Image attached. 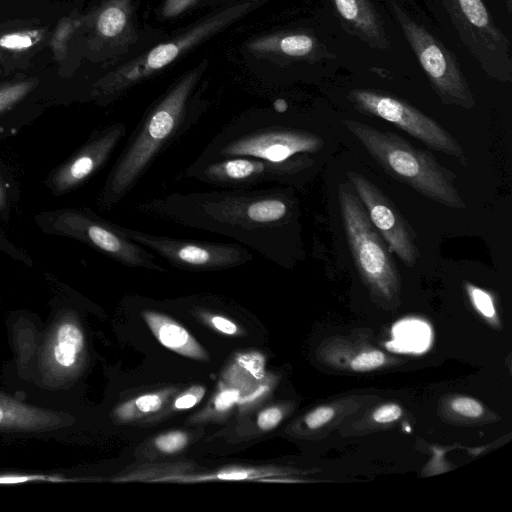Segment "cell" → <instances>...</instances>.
<instances>
[{"label": "cell", "instance_id": "cell-1", "mask_svg": "<svg viewBox=\"0 0 512 512\" xmlns=\"http://www.w3.org/2000/svg\"><path fill=\"white\" fill-rule=\"evenodd\" d=\"M141 214L234 239L262 257L281 261L282 240L297 202L283 189L226 188L173 192L137 203Z\"/></svg>", "mask_w": 512, "mask_h": 512}, {"label": "cell", "instance_id": "cell-2", "mask_svg": "<svg viewBox=\"0 0 512 512\" xmlns=\"http://www.w3.org/2000/svg\"><path fill=\"white\" fill-rule=\"evenodd\" d=\"M199 75L198 68L185 75L149 109L111 168L97 198L99 208L116 206L155 158L190 129L198 116L191 95Z\"/></svg>", "mask_w": 512, "mask_h": 512}, {"label": "cell", "instance_id": "cell-3", "mask_svg": "<svg viewBox=\"0 0 512 512\" xmlns=\"http://www.w3.org/2000/svg\"><path fill=\"white\" fill-rule=\"evenodd\" d=\"M344 124L393 178L446 207H465L453 184L455 175L439 164L433 154L414 147L394 132L380 130L353 119L344 120Z\"/></svg>", "mask_w": 512, "mask_h": 512}, {"label": "cell", "instance_id": "cell-4", "mask_svg": "<svg viewBox=\"0 0 512 512\" xmlns=\"http://www.w3.org/2000/svg\"><path fill=\"white\" fill-rule=\"evenodd\" d=\"M323 145L322 137L312 131L273 121L264 114L246 115L223 127L191 164L233 156L283 163L305 158Z\"/></svg>", "mask_w": 512, "mask_h": 512}, {"label": "cell", "instance_id": "cell-5", "mask_svg": "<svg viewBox=\"0 0 512 512\" xmlns=\"http://www.w3.org/2000/svg\"><path fill=\"white\" fill-rule=\"evenodd\" d=\"M45 234L81 242L112 260L135 268L164 271L155 255L129 239L110 222L88 208L66 207L41 211L33 218Z\"/></svg>", "mask_w": 512, "mask_h": 512}, {"label": "cell", "instance_id": "cell-6", "mask_svg": "<svg viewBox=\"0 0 512 512\" xmlns=\"http://www.w3.org/2000/svg\"><path fill=\"white\" fill-rule=\"evenodd\" d=\"M338 200L346 240L361 279L375 295L393 300L400 290V277L386 242L350 183L338 186Z\"/></svg>", "mask_w": 512, "mask_h": 512}, {"label": "cell", "instance_id": "cell-7", "mask_svg": "<svg viewBox=\"0 0 512 512\" xmlns=\"http://www.w3.org/2000/svg\"><path fill=\"white\" fill-rule=\"evenodd\" d=\"M388 3L441 102L468 110L474 108L473 93L451 51L423 25L410 18L395 0H388Z\"/></svg>", "mask_w": 512, "mask_h": 512}, {"label": "cell", "instance_id": "cell-8", "mask_svg": "<svg viewBox=\"0 0 512 512\" xmlns=\"http://www.w3.org/2000/svg\"><path fill=\"white\" fill-rule=\"evenodd\" d=\"M443 3L461 41L485 73L494 80L510 82V44L483 1L443 0Z\"/></svg>", "mask_w": 512, "mask_h": 512}, {"label": "cell", "instance_id": "cell-9", "mask_svg": "<svg viewBox=\"0 0 512 512\" xmlns=\"http://www.w3.org/2000/svg\"><path fill=\"white\" fill-rule=\"evenodd\" d=\"M348 100L360 113L384 119L422 142L427 148L456 158L467 157L457 140L438 122L408 102L372 89H352Z\"/></svg>", "mask_w": 512, "mask_h": 512}, {"label": "cell", "instance_id": "cell-10", "mask_svg": "<svg viewBox=\"0 0 512 512\" xmlns=\"http://www.w3.org/2000/svg\"><path fill=\"white\" fill-rule=\"evenodd\" d=\"M129 239L154 252L168 264L189 271H213L250 262L253 255L236 243L173 238L120 226Z\"/></svg>", "mask_w": 512, "mask_h": 512}, {"label": "cell", "instance_id": "cell-11", "mask_svg": "<svg viewBox=\"0 0 512 512\" xmlns=\"http://www.w3.org/2000/svg\"><path fill=\"white\" fill-rule=\"evenodd\" d=\"M253 6V1L242 2L226 8L194 26L188 32L169 42L155 46L142 57L120 68L96 85L98 95H112L173 62L186 49L203 38L235 21Z\"/></svg>", "mask_w": 512, "mask_h": 512}, {"label": "cell", "instance_id": "cell-12", "mask_svg": "<svg viewBox=\"0 0 512 512\" xmlns=\"http://www.w3.org/2000/svg\"><path fill=\"white\" fill-rule=\"evenodd\" d=\"M308 157L276 163L247 156H233L202 165L190 164L178 179H195L221 188H251L260 184L291 182L310 165Z\"/></svg>", "mask_w": 512, "mask_h": 512}, {"label": "cell", "instance_id": "cell-13", "mask_svg": "<svg viewBox=\"0 0 512 512\" xmlns=\"http://www.w3.org/2000/svg\"><path fill=\"white\" fill-rule=\"evenodd\" d=\"M125 133L122 123L93 131L79 149L49 172L45 180L47 189L61 196L83 185L106 165Z\"/></svg>", "mask_w": 512, "mask_h": 512}, {"label": "cell", "instance_id": "cell-14", "mask_svg": "<svg viewBox=\"0 0 512 512\" xmlns=\"http://www.w3.org/2000/svg\"><path fill=\"white\" fill-rule=\"evenodd\" d=\"M346 176L390 252L395 253L406 266L413 267L420 255L419 248L415 241V234L401 212L374 183L362 174L348 171Z\"/></svg>", "mask_w": 512, "mask_h": 512}, {"label": "cell", "instance_id": "cell-15", "mask_svg": "<svg viewBox=\"0 0 512 512\" xmlns=\"http://www.w3.org/2000/svg\"><path fill=\"white\" fill-rule=\"evenodd\" d=\"M85 352V336L77 317L68 310L58 314L44 338L39 357L42 382L64 387L78 373Z\"/></svg>", "mask_w": 512, "mask_h": 512}, {"label": "cell", "instance_id": "cell-16", "mask_svg": "<svg viewBox=\"0 0 512 512\" xmlns=\"http://www.w3.org/2000/svg\"><path fill=\"white\" fill-rule=\"evenodd\" d=\"M70 423L66 413L30 405L0 391V432H49Z\"/></svg>", "mask_w": 512, "mask_h": 512}, {"label": "cell", "instance_id": "cell-17", "mask_svg": "<svg viewBox=\"0 0 512 512\" xmlns=\"http://www.w3.org/2000/svg\"><path fill=\"white\" fill-rule=\"evenodd\" d=\"M334 7L350 33L369 46L387 49L389 41L383 20L369 0H332Z\"/></svg>", "mask_w": 512, "mask_h": 512}, {"label": "cell", "instance_id": "cell-18", "mask_svg": "<svg viewBox=\"0 0 512 512\" xmlns=\"http://www.w3.org/2000/svg\"><path fill=\"white\" fill-rule=\"evenodd\" d=\"M252 49L276 51L287 57L309 58L312 60L333 56L322 46L317 38L304 32L267 37L254 42Z\"/></svg>", "mask_w": 512, "mask_h": 512}, {"label": "cell", "instance_id": "cell-19", "mask_svg": "<svg viewBox=\"0 0 512 512\" xmlns=\"http://www.w3.org/2000/svg\"><path fill=\"white\" fill-rule=\"evenodd\" d=\"M37 80H25L0 86V140L16 135L28 120L17 117L14 110L36 88Z\"/></svg>", "mask_w": 512, "mask_h": 512}, {"label": "cell", "instance_id": "cell-20", "mask_svg": "<svg viewBox=\"0 0 512 512\" xmlns=\"http://www.w3.org/2000/svg\"><path fill=\"white\" fill-rule=\"evenodd\" d=\"M145 318L159 341L166 347L187 356L200 357V348L188 332L165 316L145 312Z\"/></svg>", "mask_w": 512, "mask_h": 512}, {"label": "cell", "instance_id": "cell-21", "mask_svg": "<svg viewBox=\"0 0 512 512\" xmlns=\"http://www.w3.org/2000/svg\"><path fill=\"white\" fill-rule=\"evenodd\" d=\"M393 340L388 343L391 350L402 353H422L431 343L430 326L419 319H405L392 329Z\"/></svg>", "mask_w": 512, "mask_h": 512}, {"label": "cell", "instance_id": "cell-22", "mask_svg": "<svg viewBox=\"0 0 512 512\" xmlns=\"http://www.w3.org/2000/svg\"><path fill=\"white\" fill-rule=\"evenodd\" d=\"M126 24V14L122 7L113 4L106 7L97 19V30L100 35L112 38L119 35Z\"/></svg>", "mask_w": 512, "mask_h": 512}, {"label": "cell", "instance_id": "cell-23", "mask_svg": "<svg viewBox=\"0 0 512 512\" xmlns=\"http://www.w3.org/2000/svg\"><path fill=\"white\" fill-rule=\"evenodd\" d=\"M17 187L6 166L0 163V217L8 221L17 200Z\"/></svg>", "mask_w": 512, "mask_h": 512}, {"label": "cell", "instance_id": "cell-24", "mask_svg": "<svg viewBox=\"0 0 512 512\" xmlns=\"http://www.w3.org/2000/svg\"><path fill=\"white\" fill-rule=\"evenodd\" d=\"M42 38L39 30H25L4 34L0 37V47L9 51H21L32 47Z\"/></svg>", "mask_w": 512, "mask_h": 512}, {"label": "cell", "instance_id": "cell-25", "mask_svg": "<svg viewBox=\"0 0 512 512\" xmlns=\"http://www.w3.org/2000/svg\"><path fill=\"white\" fill-rule=\"evenodd\" d=\"M468 297L473 307L485 318L495 319L494 300L489 292L471 283L465 284Z\"/></svg>", "mask_w": 512, "mask_h": 512}, {"label": "cell", "instance_id": "cell-26", "mask_svg": "<svg viewBox=\"0 0 512 512\" xmlns=\"http://www.w3.org/2000/svg\"><path fill=\"white\" fill-rule=\"evenodd\" d=\"M384 362L385 355L381 351H364L353 358L351 368L354 371H368L382 366Z\"/></svg>", "mask_w": 512, "mask_h": 512}, {"label": "cell", "instance_id": "cell-27", "mask_svg": "<svg viewBox=\"0 0 512 512\" xmlns=\"http://www.w3.org/2000/svg\"><path fill=\"white\" fill-rule=\"evenodd\" d=\"M0 252L4 253L11 259L32 266L34 264L33 259L19 246L12 242L5 232L0 229Z\"/></svg>", "mask_w": 512, "mask_h": 512}, {"label": "cell", "instance_id": "cell-28", "mask_svg": "<svg viewBox=\"0 0 512 512\" xmlns=\"http://www.w3.org/2000/svg\"><path fill=\"white\" fill-rule=\"evenodd\" d=\"M187 442V437L182 432H170L158 437L156 446L163 452L173 453L182 449Z\"/></svg>", "mask_w": 512, "mask_h": 512}, {"label": "cell", "instance_id": "cell-29", "mask_svg": "<svg viewBox=\"0 0 512 512\" xmlns=\"http://www.w3.org/2000/svg\"><path fill=\"white\" fill-rule=\"evenodd\" d=\"M452 409L467 417H479L483 413L482 405L470 397H457L451 402Z\"/></svg>", "mask_w": 512, "mask_h": 512}, {"label": "cell", "instance_id": "cell-30", "mask_svg": "<svg viewBox=\"0 0 512 512\" xmlns=\"http://www.w3.org/2000/svg\"><path fill=\"white\" fill-rule=\"evenodd\" d=\"M334 416V410L331 407H319L312 411L306 417L305 421L309 428L317 429L327 422H329Z\"/></svg>", "mask_w": 512, "mask_h": 512}, {"label": "cell", "instance_id": "cell-31", "mask_svg": "<svg viewBox=\"0 0 512 512\" xmlns=\"http://www.w3.org/2000/svg\"><path fill=\"white\" fill-rule=\"evenodd\" d=\"M402 414L400 406L396 404H386L379 407L373 413V419L378 423H389L397 420Z\"/></svg>", "mask_w": 512, "mask_h": 512}, {"label": "cell", "instance_id": "cell-32", "mask_svg": "<svg viewBox=\"0 0 512 512\" xmlns=\"http://www.w3.org/2000/svg\"><path fill=\"white\" fill-rule=\"evenodd\" d=\"M281 418L282 413L278 408H268L259 414L257 423L262 430H270L280 422Z\"/></svg>", "mask_w": 512, "mask_h": 512}, {"label": "cell", "instance_id": "cell-33", "mask_svg": "<svg viewBox=\"0 0 512 512\" xmlns=\"http://www.w3.org/2000/svg\"><path fill=\"white\" fill-rule=\"evenodd\" d=\"M196 0H166L162 13L165 17H175L187 10Z\"/></svg>", "mask_w": 512, "mask_h": 512}, {"label": "cell", "instance_id": "cell-34", "mask_svg": "<svg viewBox=\"0 0 512 512\" xmlns=\"http://www.w3.org/2000/svg\"><path fill=\"white\" fill-rule=\"evenodd\" d=\"M136 405L143 412L157 411L161 406V399L154 394H147L136 399Z\"/></svg>", "mask_w": 512, "mask_h": 512}, {"label": "cell", "instance_id": "cell-35", "mask_svg": "<svg viewBox=\"0 0 512 512\" xmlns=\"http://www.w3.org/2000/svg\"><path fill=\"white\" fill-rule=\"evenodd\" d=\"M239 392L236 390H226L220 393L215 398V407L218 410H226L230 407L237 399Z\"/></svg>", "mask_w": 512, "mask_h": 512}, {"label": "cell", "instance_id": "cell-36", "mask_svg": "<svg viewBox=\"0 0 512 512\" xmlns=\"http://www.w3.org/2000/svg\"><path fill=\"white\" fill-rule=\"evenodd\" d=\"M211 322L219 331L225 334H234L237 331L236 325L224 317L214 316L211 318Z\"/></svg>", "mask_w": 512, "mask_h": 512}, {"label": "cell", "instance_id": "cell-37", "mask_svg": "<svg viewBox=\"0 0 512 512\" xmlns=\"http://www.w3.org/2000/svg\"><path fill=\"white\" fill-rule=\"evenodd\" d=\"M198 397L193 394H185L175 401V407L177 409H188L193 407L198 402Z\"/></svg>", "mask_w": 512, "mask_h": 512}, {"label": "cell", "instance_id": "cell-38", "mask_svg": "<svg viewBox=\"0 0 512 512\" xmlns=\"http://www.w3.org/2000/svg\"><path fill=\"white\" fill-rule=\"evenodd\" d=\"M248 476L247 472L245 471H232V472H225L220 473L218 475V478L223 480H241Z\"/></svg>", "mask_w": 512, "mask_h": 512}, {"label": "cell", "instance_id": "cell-39", "mask_svg": "<svg viewBox=\"0 0 512 512\" xmlns=\"http://www.w3.org/2000/svg\"><path fill=\"white\" fill-rule=\"evenodd\" d=\"M274 109L277 112L283 113L287 110V103L283 99H278L274 104Z\"/></svg>", "mask_w": 512, "mask_h": 512}, {"label": "cell", "instance_id": "cell-40", "mask_svg": "<svg viewBox=\"0 0 512 512\" xmlns=\"http://www.w3.org/2000/svg\"><path fill=\"white\" fill-rule=\"evenodd\" d=\"M265 390H266V388H265V387H261V388H260V389H258V390L253 394V395H251V396L247 397V398L245 399V401H250V400H252V399L256 398L257 396L261 395Z\"/></svg>", "mask_w": 512, "mask_h": 512}]
</instances>
